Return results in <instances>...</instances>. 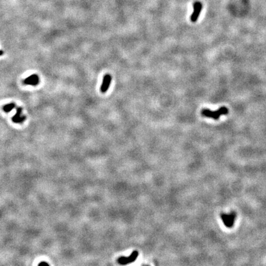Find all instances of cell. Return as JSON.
Masks as SVG:
<instances>
[{
	"label": "cell",
	"mask_w": 266,
	"mask_h": 266,
	"mask_svg": "<svg viewBox=\"0 0 266 266\" xmlns=\"http://www.w3.org/2000/svg\"><path fill=\"white\" fill-rule=\"evenodd\" d=\"M228 113H229L228 109H227L225 107H220L217 111H211L207 109H203L201 111V115L207 118H211L214 119H218L221 115H227Z\"/></svg>",
	"instance_id": "cell-1"
},
{
	"label": "cell",
	"mask_w": 266,
	"mask_h": 266,
	"mask_svg": "<svg viewBox=\"0 0 266 266\" xmlns=\"http://www.w3.org/2000/svg\"><path fill=\"white\" fill-rule=\"evenodd\" d=\"M236 216V213L235 212H232L230 214H222L220 215V218L226 227L232 228L235 223Z\"/></svg>",
	"instance_id": "cell-2"
},
{
	"label": "cell",
	"mask_w": 266,
	"mask_h": 266,
	"mask_svg": "<svg viewBox=\"0 0 266 266\" xmlns=\"http://www.w3.org/2000/svg\"><path fill=\"white\" fill-rule=\"evenodd\" d=\"M139 255V252L137 251H134L132 254L128 257H120L117 259V262L121 265H126L128 264L131 262H134L136 261V259L138 257Z\"/></svg>",
	"instance_id": "cell-3"
},
{
	"label": "cell",
	"mask_w": 266,
	"mask_h": 266,
	"mask_svg": "<svg viewBox=\"0 0 266 266\" xmlns=\"http://www.w3.org/2000/svg\"><path fill=\"white\" fill-rule=\"evenodd\" d=\"M112 81V77L110 74H106L103 77V80L102 85L100 86V91L102 93L106 92L108 91L109 88L110 86Z\"/></svg>",
	"instance_id": "cell-4"
},
{
	"label": "cell",
	"mask_w": 266,
	"mask_h": 266,
	"mask_svg": "<svg viewBox=\"0 0 266 266\" xmlns=\"http://www.w3.org/2000/svg\"><path fill=\"white\" fill-rule=\"evenodd\" d=\"M202 8V4L200 2H196L193 4V12L191 15V20L192 22H195L197 21L200 12Z\"/></svg>",
	"instance_id": "cell-5"
},
{
	"label": "cell",
	"mask_w": 266,
	"mask_h": 266,
	"mask_svg": "<svg viewBox=\"0 0 266 266\" xmlns=\"http://www.w3.org/2000/svg\"><path fill=\"white\" fill-rule=\"evenodd\" d=\"M40 82V78L36 74L31 75L29 76L28 77L25 78L23 81V83L27 85H31V86H36L38 85Z\"/></svg>",
	"instance_id": "cell-6"
},
{
	"label": "cell",
	"mask_w": 266,
	"mask_h": 266,
	"mask_svg": "<svg viewBox=\"0 0 266 266\" xmlns=\"http://www.w3.org/2000/svg\"><path fill=\"white\" fill-rule=\"evenodd\" d=\"M22 109L21 107H18L16 110V113L12 118V120L13 121V122L16 123H21L25 121L26 117L25 116H22Z\"/></svg>",
	"instance_id": "cell-7"
},
{
	"label": "cell",
	"mask_w": 266,
	"mask_h": 266,
	"mask_svg": "<svg viewBox=\"0 0 266 266\" xmlns=\"http://www.w3.org/2000/svg\"><path fill=\"white\" fill-rule=\"evenodd\" d=\"M15 107H16V105L14 103H9L8 104L5 105L3 107V110L6 113H8L13 109Z\"/></svg>",
	"instance_id": "cell-8"
},
{
	"label": "cell",
	"mask_w": 266,
	"mask_h": 266,
	"mask_svg": "<svg viewBox=\"0 0 266 266\" xmlns=\"http://www.w3.org/2000/svg\"><path fill=\"white\" fill-rule=\"evenodd\" d=\"M38 265H49V264H48V263H46V262H41V263H40V264H38Z\"/></svg>",
	"instance_id": "cell-9"
},
{
	"label": "cell",
	"mask_w": 266,
	"mask_h": 266,
	"mask_svg": "<svg viewBox=\"0 0 266 266\" xmlns=\"http://www.w3.org/2000/svg\"><path fill=\"white\" fill-rule=\"evenodd\" d=\"M3 52L2 51V50H0V55H3Z\"/></svg>",
	"instance_id": "cell-10"
}]
</instances>
